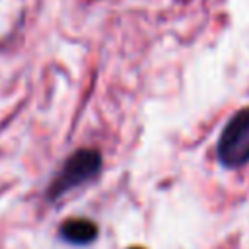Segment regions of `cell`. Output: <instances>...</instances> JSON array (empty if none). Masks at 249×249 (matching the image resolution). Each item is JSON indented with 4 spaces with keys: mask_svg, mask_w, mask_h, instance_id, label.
I'll return each mask as SVG.
<instances>
[{
    "mask_svg": "<svg viewBox=\"0 0 249 249\" xmlns=\"http://www.w3.org/2000/svg\"><path fill=\"white\" fill-rule=\"evenodd\" d=\"M58 237L74 247H86L91 245L99 237V226L89 218H66L58 226Z\"/></svg>",
    "mask_w": 249,
    "mask_h": 249,
    "instance_id": "cell-3",
    "label": "cell"
},
{
    "mask_svg": "<svg viewBox=\"0 0 249 249\" xmlns=\"http://www.w3.org/2000/svg\"><path fill=\"white\" fill-rule=\"evenodd\" d=\"M216 158L226 169L249 163V107L235 111L224 124L216 142Z\"/></svg>",
    "mask_w": 249,
    "mask_h": 249,
    "instance_id": "cell-2",
    "label": "cell"
},
{
    "mask_svg": "<svg viewBox=\"0 0 249 249\" xmlns=\"http://www.w3.org/2000/svg\"><path fill=\"white\" fill-rule=\"evenodd\" d=\"M128 249H144V247H140V245H132V247H128Z\"/></svg>",
    "mask_w": 249,
    "mask_h": 249,
    "instance_id": "cell-4",
    "label": "cell"
},
{
    "mask_svg": "<svg viewBox=\"0 0 249 249\" xmlns=\"http://www.w3.org/2000/svg\"><path fill=\"white\" fill-rule=\"evenodd\" d=\"M103 167V156L99 150L95 148H80L74 154H70L62 167L54 173V177L51 179L47 191H45V198L49 202H56L60 200L66 193L93 181Z\"/></svg>",
    "mask_w": 249,
    "mask_h": 249,
    "instance_id": "cell-1",
    "label": "cell"
}]
</instances>
